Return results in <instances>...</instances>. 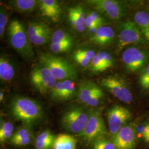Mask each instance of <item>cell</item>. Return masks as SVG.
Returning <instances> with one entry per match:
<instances>
[{"mask_svg":"<svg viewBox=\"0 0 149 149\" xmlns=\"http://www.w3.org/2000/svg\"><path fill=\"white\" fill-rule=\"evenodd\" d=\"M87 69L91 72L95 74L102 72L108 69L98 53H97Z\"/></svg>","mask_w":149,"mask_h":149,"instance_id":"4316f807","label":"cell"},{"mask_svg":"<svg viewBox=\"0 0 149 149\" xmlns=\"http://www.w3.org/2000/svg\"><path fill=\"white\" fill-rule=\"evenodd\" d=\"M74 43H66V44H54L51 43L50 49L51 51L55 54L65 53L71 50L72 48Z\"/></svg>","mask_w":149,"mask_h":149,"instance_id":"f546056e","label":"cell"},{"mask_svg":"<svg viewBox=\"0 0 149 149\" xmlns=\"http://www.w3.org/2000/svg\"><path fill=\"white\" fill-rule=\"evenodd\" d=\"M56 136L50 130H46L38 135L36 139V149H50L53 146Z\"/></svg>","mask_w":149,"mask_h":149,"instance_id":"cb8c5ba5","label":"cell"},{"mask_svg":"<svg viewBox=\"0 0 149 149\" xmlns=\"http://www.w3.org/2000/svg\"><path fill=\"white\" fill-rule=\"evenodd\" d=\"M115 38V32L112 27L102 26L91 35L92 43L99 45H107L112 43Z\"/></svg>","mask_w":149,"mask_h":149,"instance_id":"ac0fdd59","label":"cell"},{"mask_svg":"<svg viewBox=\"0 0 149 149\" xmlns=\"http://www.w3.org/2000/svg\"><path fill=\"white\" fill-rule=\"evenodd\" d=\"M97 54L95 50L88 49H80L74 53V61L84 68H88Z\"/></svg>","mask_w":149,"mask_h":149,"instance_id":"ffe728a7","label":"cell"},{"mask_svg":"<svg viewBox=\"0 0 149 149\" xmlns=\"http://www.w3.org/2000/svg\"><path fill=\"white\" fill-rule=\"evenodd\" d=\"M77 141L74 136L66 134H60L56 136L53 149H76Z\"/></svg>","mask_w":149,"mask_h":149,"instance_id":"44dd1931","label":"cell"},{"mask_svg":"<svg viewBox=\"0 0 149 149\" xmlns=\"http://www.w3.org/2000/svg\"><path fill=\"white\" fill-rule=\"evenodd\" d=\"M31 81L33 86L42 94L50 91L58 82L49 70L40 64L32 69Z\"/></svg>","mask_w":149,"mask_h":149,"instance_id":"30bf717a","label":"cell"},{"mask_svg":"<svg viewBox=\"0 0 149 149\" xmlns=\"http://www.w3.org/2000/svg\"><path fill=\"white\" fill-rule=\"evenodd\" d=\"M90 111L81 107H74L65 112L61 124L63 128L72 133L79 134L84 130L88 122Z\"/></svg>","mask_w":149,"mask_h":149,"instance_id":"277c9868","label":"cell"},{"mask_svg":"<svg viewBox=\"0 0 149 149\" xmlns=\"http://www.w3.org/2000/svg\"><path fill=\"white\" fill-rule=\"evenodd\" d=\"M32 138L23 139H20L14 141L12 142V144L16 145V146H25L29 144L31 141Z\"/></svg>","mask_w":149,"mask_h":149,"instance_id":"d590c367","label":"cell"},{"mask_svg":"<svg viewBox=\"0 0 149 149\" xmlns=\"http://www.w3.org/2000/svg\"><path fill=\"white\" fill-rule=\"evenodd\" d=\"M3 97H4L3 92L2 91H1L0 92V101H2L3 100Z\"/></svg>","mask_w":149,"mask_h":149,"instance_id":"8d00e7d4","label":"cell"},{"mask_svg":"<svg viewBox=\"0 0 149 149\" xmlns=\"http://www.w3.org/2000/svg\"><path fill=\"white\" fill-rule=\"evenodd\" d=\"M124 68L130 72H139L145 68L149 62V52L136 48H129L122 54Z\"/></svg>","mask_w":149,"mask_h":149,"instance_id":"9c48e42d","label":"cell"},{"mask_svg":"<svg viewBox=\"0 0 149 149\" xmlns=\"http://www.w3.org/2000/svg\"><path fill=\"white\" fill-rule=\"evenodd\" d=\"M8 34L11 46L14 48L22 58L31 59L34 55L28 36L27 31L21 22L13 19L9 23Z\"/></svg>","mask_w":149,"mask_h":149,"instance_id":"3957f363","label":"cell"},{"mask_svg":"<svg viewBox=\"0 0 149 149\" xmlns=\"http://www.w3.org/2000/svg\"><path fill=\"white\" fill-rule=\"evenodd\" d=\"M27 33L30 42L36 45L45 44L52 37L50 27L41 21L29 22Z\"/></svg>","mask_w":149,"mask_h":149,"instance_id":"5bb4252c","label":"cell"},{"mask_svg":"<svg viewBox=\"0 0 149 149\" xmlns=\"http://www.w3.org/2000/svg\"><path fill=\"white\" fill-rule=\"evenodd\" d=\"M38 7L41 14L53 22H59L61 17V8L56 0H40Z\"/></svg>","mask_w":149,"mask_h":149,"instance_id":"e0dca14e","label":"cell"},{"mask_svg":"<svg viewBox=\"0 0 149 149\" xmlns=\"http://www.w3.org/2000/svg\"><path fill=\"white\" fill-rule=\"evenodd\" d=\"M76 84L73 80L58 82L50 91V98L55 102H65L72 99L76 95Z\"/></svg>","mask_w":149,"mask_h":149,"instance_id":"9a60e30c","label":"cell"},{"mask_svg":"<svg viewBox=\"0 0 149 149\" xmlns=\"http://www.w3.org/2000/svg\"><path fill=\"white\" fill-rule=\"evenodd\" d=\"M136 131L138 132V133L139 135L140 136L143 137L144 139L149 135L148 130L147 128L146 127L145 125L141 124V125H139Z\"/></svg>","mask_w":149,"mask_h":149,"instance_id":"e575fe53","label":"cell"},{"mask_svg":"<svg viewBox=\"0 0 149 149\" xmlns=\"http://www.w3.org/2000/svg\"><path fill=\"white\" fill-rule=\"evenodd\" d=\"M136 132L133 123L124 125L112 137V142L115 149H134L136 142Z\"/></svg>","mask_w":149,"mask_h":149,"instance_id":"4fadbf2b","label":"cell"},{"mask_svg":"<svg viewBox=\"0 0 149 149\" xmlns=\"http://www.w3.org/2000/svg\"><path fill=\"white\" fill-rule=\"evenodd\" d=\"M37 0H13L9 2L11 8L16 12L28 14L34 11L38 7Z\"/></svg>","mask_w":149,"mask_h":149,"instance_id":"d6986e66","label":"cell"},{"mask_svg":"<svg viewBox=\"0 0 149 149\" xmlns=\"http://www.w3.org/2000/svg\"><path fill=\"white\" fill-rule=\"evenodd\" d=\"M107 129L101 113L91 111L88 122L84 130L78 136L88 143H93L100 139L105 138Z\"/></svg>","mask_w":149,"mask_h":149,"instance_id":"5b68a950","label":"cell"},{"mask_svg":"<svg viewBox=\"0 0 149 149\" xmlns=\"http://www.w3.org/2000/svg\"><path fill=\"white\" fill-rule=\"evenodd\" d=\"M92 149H115L114 145L106 138L100 139L93 142Z\"/></svg>","mask_w":149,"mask_h":149,"instance_id":"4dcf8cb0","label":"cell"},{"mask_svg":"<svg viewBox=\"0 0 149 149\" xmlns=\"http://www.w3.org/2000/svg\"><path fill=\"white\" fill-rule=\"evenodd\" d=\"M139 84L144 90L149 89V64L143 71L139 77Z\"/></svg>","mask_w":149,"mask_h":149,"instance_id":"d6a6232c","label":"cell"},{"mask_svg":"<svg viewBox=\"0 0 149 149\" xmlns=\"http://www.w3.org/2000/svg\"><path fill=\"white\" fill-rule=\"evenodd\" d=\"M14 126L12 123L8 121L1 120L0 127V141L3 143L8 139L12 138Z\"/></svg>","mask_w":149,"mask_h":149,"instance_id":"83f0119b","label":"cell"},{"mask_svg":"<svg viewBox=\"0 0 149 149\" xmlns=\"http://www.w3.org/2000/svg\"><path fill=\"white\" fill-rule=\"evenodd\" d=\"M78 100L88 106H98L103 100L104 93L95 82L90 80L80 82L77 92Z\"/></svg>","mask_w":149,"mask_h":149,"instance_id":"ba28073f","label":"cell"},{"mask_svg":"<svg viewBox=\"0 0 149 149\" xmlns=\"http://www.w3.org/2000/svg\"><path fill=\"white\" fill-rule=\"evenodd\" d=\"M107 118L109 133L113 137L131 119L132 113L125 107L116 105L107 111Z\"/></svg>","mask_w":149,"mask_h":149,"instance_id":"7c38bea8","label":"cell"},{"mask_svg":"<svg viewBox=\"0 0 149 149\" xmlns=\"http://www.w3.org/2000/svg\"><path fill=\"white\" fill-rule=\"evenodd\" d=\"M143 35L136 23L128 21L122 24L118 37L117 48L119 51L132 44H140L144 42Z\"/></svg>","mask_w":149,"mask_h":149,"instance_id":"8fae6325","label":"cell"},{"mask_svg":"<svg viewBox=\"0 0 149 149\" xmlns=\"http://www.w3.org/2000/svg\"><path fill=\"white\" fill-rule=\"evenodd\" d=\"M10 110L16 120L28 124L37 122L43 116V109L40 104L23 96H17L12 99Z\"/></svg>","mask_w":149,"mask_h":149,"instance_id":"6da1fadb","label":"cell"},{"mask_svg":"<svg viewBox=\"0 0 149 149\" xmlns=\"http://www.w3.org/2000/svg\"><path fill=\"white\" fill-rule=\"evenodd\" d=\"M134 22L138 27L145 39L149 41V14L145 11H139L134 16Z\"/></svg>","mask_w":149,"mask_h":149,"instance_id":"7402d4cb","label":"cell"},{"mask_svg":"<svg viewBox=\"0 0 149 149\" xmlns=\"http://www.w3.org/2000/svg\"><path fill=\"white\" fill-rule=\"evenodd\" d=\"M39 64L47 67L56 80H75L77 71L68 60L49 53L39 55Z\"/></svg>","mask_w":149,"mask_h":149,"instance_id":"7a4b0ae2","label":"cell"},{"mask_svg":"<svg viewBox=\"0 0 149 149\" xmlns=\"http://www.w3.org/2000/svg\"><path fill=\"white\" fill-rule=\"evenodd\" d=\"M102 59L106 64L108 69L112 68L114 64V60L111 54L105 52H98Z\"/></svg>","mask_w":149,"mask_h":149,"instance_id":"836d02e7","label":"cell"},{"mask_svg":"<svg viewBox=\"0 0 149 149\" xmlns=\"http://www.w3.org/2000/svg\"><path fill=\"white\" fill-rule=\"evenodd\" d=\"M100 85L118 100L126 103L133 101V94L127 81L117 75H111L100 81Z\"/></svg>","mask_w":149,"mask_h":149,"instance_id":"8992f818","label":"cell"},{"mask_svg":"<svg viewBox=\"0 0 149 149\" xmlns=\"http://www.w3.org/2000/svg\"><path fill=\"white\" fill-rule=\"evenodd\" d=\"M14 68L7 58L1 55L0 58V79L2 81L8 82L14 78Z\"/></svg>","mask_w":149,"mask_h":149,"instance_id":"603a6c76","label":"cell"},{"mask_svg":"<svg viewBox=\"0 0 149 149\" xmlns=\"http://www.w3.org/2000/svg\"><path fill=\"white\" fill-rule=\"evenodd\" d=\"M27 138H32V132L29 128L24 127L19 129L15 133L13 134L10 141L12 143L16 140Z\"/></svg>","mask_w":149,"mask_h":149,"instance_id":"f1b7e54d","label":"cell"},{"mask_svg":"<svg viewBox=\"0 0 149 149\" xmlns=\"http://www.w3.org/2000/svg\"><path fill=\"white\" fill-rule=\"evenodd\" d=\"M86 3L95 11L106 16L109 19L117 21L126 15L125 6L116 0H88Z\"/></svg>","mask_w":149,"mask_h":149,"instance_id":"52a82bcc","label":"cell"},{"mask_svg":"<svg viewBox=\"0 0 149 149\" xmlns=\"http://www.w3.org/2000/svg\"><path fill=\"white\" fill-rule=\"evenodd\" d=\"M104 22L103 18L98 12L96 11H90L86 16V31L96 25H103Z\"/></svg>","mask_w":149,"mask_h":149,"instance_id":"484cf974","label":"cell"},{"mask_svg":"<svg viewBox=\"0 0 149 149\" xmlns=\"http://www.w3.org/2000/svg\"><path fill=\"white\" fill-rule=\"evenodd\" d=\"M144 140H145V141H146L147 143H149V135L148 136H146L145 138L144 139Z\"/></svg>","mask_w":149,"mask_h":149,"instance_id":"74e56055","label":"cell"},{"mask_svg":"<svg viewBox=\"0 0 149 149\" xmlns=\"http://www.w3.org/2000/svg\"><path fill=\"white\" fill-rule=\"evenodd\" d=\"M52 43L66 44L74 43V39L68 32L59 29L54 32L52 37Z\"/></svg>","mask_w":149,"mask_h":149,"instance_id":"d4e9b609","label":"cell"},{"mask_svg":"<svg viewBox=\"0 0 149 149\" xmlns=\"http://www.w3.org/2000/svg\"><path fill=\"white\" fill-rule=\"evenodd\" d=\"M68 18L70 26L76 32L82 33L86 30V15L82 6L76 5L69 8Z\"/></svg>","mask_w":149,"mask_h":149,"instance_id":"2e32d148","label":"cell"},{"mask_svg":"<svg viewBox=\"0 0 149 149\" xmlns=\"http://www.w3.org/2000/svg\"><path fill=\"white\" fill-rule=\"evenodd\" d=\"M8 21V15L3 7H1L0 11V37H3L6 27Z\"/></svg>","mask_w":149,"mask_h":149,"instance_id":"1f68e13d","label":"cell"}]
</instances>
